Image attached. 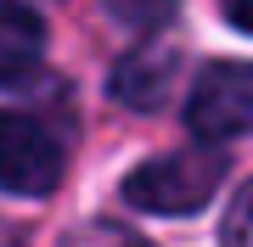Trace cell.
I'll list each match as a JSON object with an SVG mask.
<instances>
[{"label":"cell","instance_id":"obj_1","mask_svg":"<svg viewBox=\"0 0 253 247\" xmlns=\"http://www.w3.org/2000/svg\"><path fill=\"white\" fill-rule=\"evenodd\" d=\"M219 180H225V157L208 152V146H186V152H163V157H146V163L124 180V202L141 213H197L214 202Z\"/></svg>","mask_w":253,"mask_h":247},{"label":"cell","instance_id":"obj_2","mask_svg":"<svg viewBox=\"0 0 253 247\" xmlns=\"http://www.w3.org/2000/svg\"><path fill=\"white\" fill-rule=\"evenodd\" d=\"M62 180V135L34 112H0V191L45 197Z\"/></svg>","mask_w":253,"mask_h":247},{"label":"cell","instance_id":"obj_3","mask_svg":"<svg viewBox=\"0 0 253 247\" xmlns=\"http://www.w3.org/2000/svg\"><path fill=\"white\" fill-rule=\"evenodd\" d=\"M186 124L203 141H231L253 129V62H208L186 90Z\"/></svg>","mask_w":253,"mask_h":247},{"label":"cell","instance_id":"obj_4","mask_svg":"<svg viewBox=\"0 0 253 247\" xmlns=\"http://www.w3.org/2000/svg\"><path fill=\"white\" fill-rule=\"evenodd\" d=\"M169 84H174V51L158 45V39H146L141 51H129L113 68V96L129 101V107H158L169 96Z\"/></svg>","mask_w":253,"mask_h":247},{"label":"cell","instance_id":"obj_5","mask_svg":"<svg viewBox=\"0 0 253 247\" xmlns=\"http://www.w3.org/2000/svg\"><path fill=\"white\" fill-rule=\"evenodd\" d=\"M45 62V17L0 11V84H28Z\"/></svg>","mask_w":253,"mask_h":247},{"label":"cell","instance_id":"obj_6","mask_svg":"<svg viewBox=\"0 0 253 247\" xmlns=\"http://www.w3.org/2000/svg\"><path fill=\"white\" fill-rule=\"evenodd\" d=\"M174 11H180V0H107V17L124 23L129 34H146V39H152L158 28H169Z\"/></svg>","mask_w":253,"mask_h":247},{"label":"cell","instance_id":"obj_7","mask_svg":"<svg viewBox=\"0 0 253 247\" xmlns=\"http://www.w3.org/2000/svg\"><path fill=\"white\" fill-rule=\"evenodd\" d=\"M62 247H152V242L135 236V230H129V225H118V219H90V225L68 230Z\"/></svg>","mask_w":253,"mask_h":247},{"label":"cell","instance_id":"obj_8","mask_svg":"<svg viewBox=\"0 0 253 247\" xmlns=\"http://www.w3.org/2000/svg\"><path fill=\"white\" fill-rule=\"evenodd\" d=\"M219 242H225V247H253V180L236 191L231 213H225V230H219Z\"/></svg>","mask_w":253,"mask_h":247},{"label":"cell","instance_id":"obj_9","mask_svg":"<svg viewBox=\"0 0 253 247\" xmlns=\"http://www.w3.org/2000/svg\"><path fill=\"white\" fill-rule=\"evenodd\" d=\"M219 17H225L236 34H253V0H219Z\"/></svg>","mask_w":253,"mask_h":247},{"label":"cell","instance_id":"obj_10","mask_svg":"<svg viewBox=\"0 0 253 247\" xmlns=\"http://www.w3.org/2000/svg\"><path fill=\"white\" fill-rule=\"evenodd\" d=\"M40 6H51V0H0V11H40Z\"/></svg>","mask_w":253,"mask_h":247}]
</instances>
